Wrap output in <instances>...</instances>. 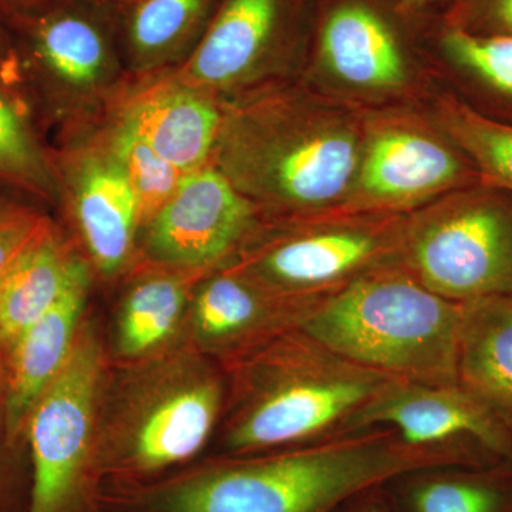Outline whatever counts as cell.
<instances>
[{
    "label": "cell",
    "mask_w": 512,
    "mask_h": 512,
    "mask_svg": "<svg viewBox=\"0 0 512 512\" xmlns=\"http://www.w3.org/2000/svg\"><path fill=\"white\" fill-rule=\"evenodd\" d=\"M464 466L446 451L367 429L305 446L235 456L141 491L133 512H333L417 468Z\"/></svg>",
    "instance_id": "1"
},
{
    "label": "cell",
    "mask_w": 512,
    "mask_h": 512,
    "mask_svg": "<svg viewBox=\"0 0 512 512\" xmlns=\"http://www.w3.org/2000/svg\"><path fill=\"white\" fill-rule=\"evenodd\" d=\"M464 303L404 269H377L325 296L299 329L350 362L393 379L457 384Z\"/></svg>",
    "instance_id": "2"
},
{
    "label": "cell",
    "mask_w": 512,
    "mask_h": 512,
    "mask_svg": "<svg viewBox=\"0 0 512 512\" xmlns=\"http://www.w3.org/2000/svg\"><path fill=\"white\" fill-rule=\"evenodd\" d=\"M256 357L227 436L235 456L269 453L353 433L359 413L393 377L350 362L289 330Z\"/></svg>",
    "instance_id": "3"
},
{
    "label": "cell",
    "mask_w": 512,
    "mask_h": 512,
    "mask_svg": "<svg viewBox=\"0 0 512 512\" xmlns=\"http://www.w3.org/2000/svg\"><path fill=\"white\" fill-rule=\"evenodd\" d=\"M402 254L410 274L451 301L512 293V198H457L404 235Z\"/></svg>",
    "instance_id": "4"
},
{
    "label": "cell",
    "mask_w": 512,
    "mask_h": 512,
    "mask_svg": "<svg viewBox=\"0 0 512 512\" xmlns=\"http://www.w3.org/2000/svg\"><path fill=\"white\" fill-rule=\"evenodd\" d=\"M100 377L99 343L84 332L26 423L32 457L26 512H77L82 507Z\"/></svg>",
    "instance_id": "5"
},
{
    "label": "cell",
    "mask_w": 512,
    "mask_h": 512,
    "mask_svg": "<svg viewBox=\"0 0 512 512\" xmlns=\"http://www.w3.org/2000/svg\"><path fill=\"white\" fill-rule=\"evenodd\" d=\"M392 430L407 446L446 451L467 466L512 463V436L460 384L393 379L352 431Z\"/></svg>",
    "instance_id": "6"
},
{
    "label": "cell",
    "mask_w": 512,
    "mask_h": 512,
    "mask_svg": "<svg viewBox=\"0 0 512 512\" xmlns=\"http://www.w3.org/2000/svg\"><path fill=\"white\" fill-rule=\"evenodd\" d=\"M244 146L232 158L239 180L295 207L338 200L359 163L355 137L339 126L303 128Z\"/></svg>",
    "instance_id": "7"
},
{
    "label": "cell",
    "mask_w": 512,
    "mask_h": 512,
    "mask_svg": "<svg viewBox=\"0 0 512 512\" xmlns=\"http://www.w3.org/2000/svg\"><path fill=\"white\" fill-rule=\"evenodd\" d=\"M407 13L400 0H322L313 28L319 59L353 86H397L406 76Z\"/></svg>",
    "instance_id": "8"
},
{
    "label": "cell",
    "mask_w": 512,
    "mask_h": 512,
    "mask_svg": "<svg viewBox=\"0 0 512 512\" xmlns=\"http://www.w3.org/2000/svg\"><path fill=\"white\" fill-rule=\"evenodd\" d=\"M251 225L249 202L224 175L195 170L154 215L148 247L170 264H210L237 247Z\"/></svg>",
    "instance_id": "9"
},
{
    "label": "cell",
    "mask_w": 512,
    "mask_h": 512,
    "mask_svg": "<svg viewBox=\"0 0 512 512\" xmlns=\"http://www.w3.org/2000/svg\"><path fill=\"white\" fill-rule=\"evenodd\" d=\"M396 244L403 241H393L379 229L322 228L269 249L256 269L279 295L316 302L377 271L373 266Z\"/></svg>",
    "instance_id": "10"
},
{
    "label": "cell",
    "mask_w": 512,
    "mask_h": 512,
    "mask_svg": "<svg viewBox=\"0 0 512 512\" xmlns=\"http://www.w3.org/2000/svg\"><path fill=\"white\" fill-rule=\"evenodd\" d=\"M309 0H222L198 45L188 73L225 84L291 43Z\"/></svg>",
    "instance_id": "11"
},
{
    "label": "cell",
    "mask_w": 512,
    "mask_h": 512,
    "mask_svg": "<svg viewBox=\"0 0 512 512\" xmlns=\"http://www.w3.org/2000/svg\"><path fill=\"white\" fill-rule=\"evenodd\" d=\"M87 288L89 275L82 265L55 305L32 323L9 350L3 396V421L9 444H15L20 434L25 433L37 399L66 365L76 343Z\"/></svg>",
    "instance_id": "12"
},
{
    "label": "cell",
    "mask_w": 512,
    "mask_h": 512,
    "mask_svg": "<svg viewBox=\"0 0 512 512\" xmlns=\"http://www.w3.org/2000/svg\"><path fill=\"white\" fill-rule=\"evenodd\" d=\"M457 384L512 436V293L464 302Z\"/></svg>",
    "instance_id": "13"
},
{
    "label": "cell",
    "mask_w": 512,
    "mask_h": 512,
    "mask_svg": "<svg viewBox=\"0 0 512 512\" xmlns=\"http://www.w3.org/2000/svg\"><path fill=\"white\" fill-rule=\"evenodd\" d=\"M220 383L195 380L165 394L143 417L131 444L134 473H156L197 454L210 436L221 407Z\"/></svg>",
    "instance_id": "14"
},
{
    "label": "cell",
    "mask_w": 512,
    "mask_h": 512,
    "mask_svg": "<svg viewBox=\"0 0 512 512\" xmlns=\"http://www.w3.org/2000/svg\"><path fill=\"white\" fill-rule=\"evenodd\" d=\"M461 164L448 148L406 130H386L367 147L360 187L383 202H409L443 190L460 178Z\"/></svg>",
    "instance_id": "15"
},
{
    "label": "cell",
    "mask_w": 512,
    "mask_h": 512,
    "mask_svg": "<svg viewBox=\"0 0 512 512\" xmlns=\"http://www.w3.org/2000/svg\"><path fill=\"white\" fill-rule=\"evenodd\" d=\"M111 30L116 26L104 3L60 0L37 18L30 39L37 56L56 76L83 86L106 72Z\"/></svg>",
    "instance_id": "16"
},
{
    "label": "cell",
    "mask_w": 512,
    "mask_h": 512,
    "mask_svg": "<svg viewBox=\"0 0 512 512\" xmlns=\"http://www.w3.org/2000/svg\"><path fill=\"white\" fill-rule=\"evenodd\" d=\"M384 487L396 512H512V463L417 468Z\"/></svg>",
    "instance_id": "17"
},
{
    "label": "cell",
    "mask_w": 512,
    "mask_h": 512,
    "mask_svg": "<svg viewBox=\"0 0 512 512\" xmlns=\"http://www.w3.org/2000/svg\"><path fill=\"white\" fill-rule=\"evenodd\" d=\"M269 299L264 292L235 276H218L198 293L195 326L214 345H245L259 336L299 329L316 302ZM281 335V333H279Z\"/></svg>",
    "instance_id": "18"
},
{
    "label": "cell",
    "mask_w": 512,
    "mask_h": 512,
    "mask_svg": "<svg viewBox=\"0 0 512 512\" xmlns=\"http://www.w3.org/2000/svg\"><path fill=\"white\" fill-rule=\"evenodd\" d=\"M77 218L101 271L113 274L126 261L140 220L136 192L116 158H90L80 171Z\"/></svg>",
    "instance_id": "19"
},
{
    "label": "cell",
    "mask_w": 512,
    "mask_h": 512,
    "mask_svg": "<svg viewBox=\"0 0 512 512\" xmlns=\"http://www.w3.org/2000/svg\"><path fill=\"white\" fill-rule=\"evenodd\" d=\"M82 265L67 256L46 225L33 238L0 284V349L6 355L55 305Z\"/></svg>",
    "instance_id": "20"
},
{
    "label": "cell",
    "mask_w": 512,
    "mask_h": 512,
    "mask_svg": "<svg viewBox=\"0 0 512 512\" xmlns=\"http://www.w3.org/2000/svg\"><path fill=\"white\" fill-rule=\"evenodd\" d=\"M222 0H117L114 26L138 62L194 50Z\"/></svg>",
    "instance_id": "21"
},
{
    "label": "cell",
    "mask_w": 512,
    "mask_h": 512,
    "mask_svg": "<svg viewBox=\"0 0 512 512\" xmlns=\"http://www.w3.org/2000/svg\"><path fill=\"white\" fill-rule=\"evenodd\" d=\"M126 120L161 157L187 174L204 163L220 126L214 106L184 90L160 94L138 104Z\"/></svg>",
    "instance_id": "22"
},
{
    "label": "cell",
    "mask_w": 512,
    "mask_h": 512,
    "mask_svg": "<svg viewBox=\"0 0 512 512\" xmlns=\"http://www.w3.org/2000/svg\"><path fill=\"white\" fill-rule=\"evenodd\" d=\"M184 302L183 286L174 279H153L138 285L128 295L121 313V352L136 356L160 345L177 325Z\"/></svg>",
    "instance_id": "23"
},
{
    "label": "cell",
    "mask_w": 512,
    "mask_h": 512,
    "mask_svg": "<svg viewBox=\"0 0 512 512\" xmlns=\"http://www.w3.org/2000/svg\"><path fill=\"white\" fill-rule=\"evenodd\" d=\"M113 157L136 192L140 218L153 220L180 184V171L161 157L127 120L114 138Z\"/></svg>",
    "instance_id": "24"
},
{
    "label": "cell",
    "mask_w": 512,
    "mask_h": 512,
    "mask_svg": "<svg viewBox=\"0 0 512 512\" xmlns=\"http://www.w3.org/2000/svg\"><path fill=\"white\" fill-rule=\"evenodd\" d=\"M437 43L441 53L458 69L512 99L511 36L477 35L446 22L439 29Z\"/></svg>",
    "instance_id": "25"
},
{
    "label": "cell",
    "mask_w": 512,
    "mask_h": 512,
    "mask_svg": "<svg viewBox=\"0 0 512 512\" xmlns=\"http://www.w3.org/2000/svg\"><path fill=\"white\" fill-rule=\"evenodd\" d=\"M446 120L451 136L476 161L485 177L512 192V127L460 104L447 110Z\"/></svg>",
    "instance_id": "26"
},
{
    "label": "cell",
    "mask_w": 512,
    "mask_h": 512,
    "mask_svg": "<svg viewBox=\"0 0 512 512\" xmlns=\"http://www.w3.org/2000/svg\"><path fill=\"white\" fill-rule=\"evenodd\" d=\"M0 174L43 185L46 167L25 121L0 93Z\"/></svg>",
    "instance_id": "27"
},
{
    "label": "cell",
    "mask_w": 512,
    "mask_h": 512,
    "mask_svg": "<svg viewBox=\"0 0 512 512\" xmlns=\"http://www.w3.org/2000/svg\"><path fill=\"white\" fill-rule=\"evenodd\" d=\"M446 22L477 35L512 37V0H458Z\"/></svg>",
    "instance_id": "28"
},
{
    "label": "cell",
    "mask_w": 512,
    "mask_h": 512,
    "mask_svg": "<svg viewBox=\"0 0 512 512\" xmlns=\"http://www.w3.org/2000/svg\"><path fill=\"white\" fill-rule=\"evenodd\" d=\"M43 228V221L28 212L0 214V284L16 259Z\"/></svg>",
    "instance_id": "29"
},
{
    "label": "cell",
    "mask_w": 512,
    "mask_h": 512,
    "mask_svg": "<svg viewBox=\"0 0 512 512\" xmlns=\"http://www.w3.org/2000/svg\"><path fill=\"white\" fill-rule=\"evenodd\" d=\"M384 484L356 494L333 512H396Z\"/></svg>",
    "instance_id": "30"
},
{
    "label": "cell",
    "mask_w": 512,
    "mask_h": 512,
    "mask_svg": "<svg viewBox=\"0 0 512 512\" xmlns=\"http://www.w3.org/2000/svg\"><path fill=\"white\" fill-rule=\"evenodd\" d=\"M439 2H446V0H400L403 8L410 13L419 12V10L423 9L424 6L433 5V3ZM454 2L457 3L458 0H454Z\"/></svg>",
    "instance_id": "31"
},
{
    "label": "cell",
    "mask_w": 512,
    "mask_h": 512,
    "mask_svg": "<svg viewBox=\"0 0 512 512\" xmlns=\"http://www.w3.org/2000/svg\"><path fill=\"white\" fill-rule=\"evenodd\" d=\"M6 2L20 6H45L46 9H49L59 3L60 0H6Z\"/></svg>",
    "instance_id": "32"
},
{
    "label": "cell",
    "mask_w": 512,
    "mask_h": 512,
    "mask_svg": "<svg viewBox=\"0 0 512 512\" xmlns=\"http://www.w3.org/2000/svg\"><path fill=\"white\" fill-rule=\"evenodd\" d=\"M6 376H8V370L3 369V366L0 365V393H3V396H5Z\"/></svg>",
    "instance_id": "33"
},
{
    "label": "cell",
    "mask_w": 512,
    "mask_h": 512,
    "mask_svg": "<svg viewBox=\"0 0 512 512\" xmlns=\"http://www.w3.org/2000/svg\"><path fill=\"white\" fill-rule=\"evenodd\" d=\"M92 2L104 3V2H106V0H92Z\"/></svg>",
    "instance_id": "34"
},
{
    "label": "cell",
    "mask_w": 512,
    "mask_h": 512,
    "mask_svg": "<svg viewBox=\"0 0 512 512\" xmlns=\"http://www.w3.org/2000/svg\"><path fill=\"white\" fill-rule=\"evenodd\" d=\"M2 47H3L2 40H0V50H2Z\"/></svg>",
    "instance_id": "35"
},
{
    "label": "cell",
    "mask_w": 512,
    "mask_h": 512,
    "mask_svg": "<svg viewBox=\"0 0 512 512\" xmlns=\"http://www.w3.org/2000/svg\"><path fill=\"white\" fill-rule=\"evenodd\" d=\"M0 503H2V501H0Z\"/></svg>",
    "instance_id": "36"
}]
</instances>
